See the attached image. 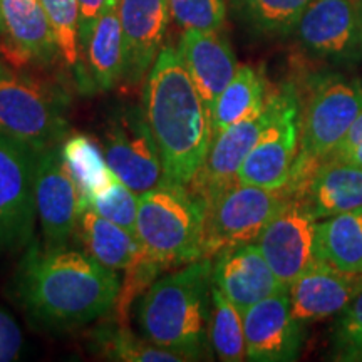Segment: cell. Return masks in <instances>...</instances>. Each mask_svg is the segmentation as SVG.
I'll use <instances>...</instances> for the list:
<instances>
[{
    "instance_id": "6da1fadb",
    "label": "cell",
    "mask_w": 362,
    "mask_h": 362,
    "mask_svg": "<svg viewBox=\"0 0 362 362\" xmlns=\"http://www.w3.org/2000/svg\"><path fill=\"white\" fill-rule=\"evenodd\" d=\"M121 280L88 252L33 243L16 274L21 305L37 324L86 325L115 307Z\"/></svg>"
},
{
    "instance_id": "7a4b0ae2",
    "label": "cell",
    "mask_w": 362,
    "mask_h": 362,
    "mask_svg": "<svg viewBox=\"0 0 362 362\" xmlns=\"http://www.w3.org/2000/svg\"><path fill=\"white\" fill-rule=\"evenodd\" d=\"M143 110L160 149L165 178L189 185L206 160L214 133L210 112L175 47L149 69Z\"/></svg>"
},
{
    "instance_id": "3957f363",
    "label": "cell",
    "mask_w": 362,
    "mask_h": 362,
    "mask_svg": "<svg viewBox=\"0 0 362 362\" xmlns=\"http://www.w3.org/2000/svg\"><path fill=\"white\" fill-rule=\"evenodd\" d=\"M211 285V259L189 262L153 282L138 305L144 337L188 361L200 359L210 339Z\"/></svg>"
},
{
    "instance_id": "277c9868",
    "label": "cell",
    "mask_w": 362,
    "mask_h": 362,
    "mask_svg": "<svg viewBox=\"0 0 362 362\" xmlns=\"http://www.w3.org/2000/svg\"><path fill=\"white\" fill-rule=\"evenodd\" d=\"M362 111V81L341 74L315 78L300 111V141L291 178L284 189L300 197L310 176L327 160Z\"/></svg>"
},
{
    "instance_id": "5b68a950",
    "label": "cell",
    "mask_w": 362,
    "mask_h": 362,
    "mask_svg": "<svg viewBox=\"0 0 362 362\" xmlns=\"http://www.w3.org/2000/svg\"><path fill=\"white\" fill-rule=\"evenodd\" d=\"M206 202L189 185L163 180L139 194L136 237L166 267L203 259Z\"/></svg>"
},
{
    "instance_id": "8992f818",
    "label": "cell",
    "mask_w": 362,
    "mask_h": 362,
    "mask_svg": "<svg viewBox=\"0 0 362 362\" xmlns=\"http://www.w3.org/2000/svg\"><path fill=\"white\" fill-rule=\"evenodd\" d=\"M0 133L37 155L56 146L66 133L64 101L51 86L7 69H0Z\"/></svg>"
},
{
    "instance_id": "52a82bcc",
    "label": "cell",
    "mask_w": 362,
    "mask_h": 362,
    "mask_svg": "<svg viewBox=\"0 0 362 362\" xmlns=\"http://www.w3.org/2000/svg\"><path fill=\"white\" fill-rule=\"evenodd\" d=\"M288 200L284 188L267 189L238 180L226 185L206 202L203 259H214L226 247L255 242Z\"/></svg>"
},
{
    "instance_id": "ba28073f",
    "label": "cell",
    "mask_w": 362,
    "mask_h": 362,
    "mask_svg": "<svg viewBox=\"0 0 362 362\" xmlns=\"http://www.w3.org/2000/svg\"><path fill=\"white\" fill-rule=\"evenodd\" d=\"M272 117L259 141L240 166L237 180L267 189H280L291 178L300 141V101L293 86L269 94Z\"/></svg>"
},
{
    "instance_id": "9c48e42d",
    "label": "cell",
    "mask_w": 362,
    "mask_h": 362,
    "mask_svg": "<svg viewBox=\"0 0 362 362\" xmlns=\"http://www.w3.org/2000/svg\"><path fill=\"white\" fill-rule=\"evenodd\" d=\"M103 151L117 178L138 194L165 178L160 149L144 110L126 107L111 116L104 128Z\"/></svg>"
},
{
    "instance_id": "30bf717a",
    "label": "cell",
    "mask_w": 362,
    "mask_h": 362,
    "mask_svg": "<svg viewBox=\"0 0 362 362\" xmlns=\"http://www.w3.org/2000/svg\"><path fill=\"white\" fill-rule=\"evenodd\" d=\"M35 160L33 149L0 133V253L19 250L33 240Z\"/></svg>"
},
{
    "instance_id": "8fae6325",
    "label": "cell",
    "mask_w": 362,
    "mask_h": 362,
    "mask_svg": "<svg viewBox=\"0 0 362 362\" xmlns=\"http://www.w3.org/2000/svg\"><path fill=\"white\" fill-rule=\"evenodd\" d=\"M88 208L84 194L61 155V146L37 153L35 210L49 247H64Z\"/></svg>"
},
{
    "instance_id": "7c38bea8",
    "label": "cell",
    "mask_w": 362,
    "mask_h": 362,
    "mask_svg": "<svg viewBox=\"0 0 362 362\" xmlns=\"http://www.w3.org/2000/svg\"><path fill=\"white\" fill-rule=\"evenodd\" d=\"M293 34L312 57L330 62L361 61V0H312Z\"/></svg>"
},
{
    "instance_id": "4fadbf2b",
    "label": "cell",
    "mask_w": 362,
    "mask_h": 362,
    "mask_svg": "<svg viewBox=\"0 0 362 362\" xmlns=\"http://www.w3.org/2000/svg\"><path fill=\"white\" fill-rule=\"evenodd\" d=\"M315 215L302 198H291L255 240L284 285H291L317 260Z\"/></svg>"
},
{
    "instance_id": "5bb4252c",
    "label": "cell",
    "mask_w": 362,
    "mask_h": 362,
    "mask_svg": "<svg viewBox=\"0 0 362 362\" xmlns=\"http://www.w3.org/2000/svg\"><path fill=\"white\" fill-rule=\"evenodd\" d=\"M302 324L293 317L288 287L243 312L247 359L255 362L296 361L302 344Z\"/></svg>"
},
{
    "instance_id": "9a60e30c",
    "label": "cell",
    "mask_w": 362,
    "mask_h": 362,
    "mask_svg": "<svg viewBox=\"0 0 362 362\" xmlns=\"http://www.w3.org/2000/svg\"><path fill=\"white\" fill-rule=\"evenodd\" d=\"M211 282L242 314L287 287L274 274L255 242L226 247L216 253L211 260Z\"/></svg>"
},
{
    "instance_id": "2e32d148",
    "label": "cell",
    "mask_w": 362,
    "mask_h": 362,
    "mask_svg": "<svg viewBox=\"0 0 362 362\" xmlns=\"http://www.w3.org/2000/svg\"><path fill=\"white\" fill-rule=\"evenodd\" d=\"M270 117L272 104L267 94L264 110L215 134L208 149L206 160L200 171L194 175L189 188L208 202L226 185L237 181L240 166L259 141L262 131L269 124Z\"/></svg>"
},
{
    "instance_id": "e0dca14e",
    "label": "cell",
    "mask_w": 362,
    "mask_h": 362,
    "mask_svg": "<svg viewBox=\"0 0 362 362\" xmlns=\"http://www.w3.org/2000/svg\"><path fill=\"white\" fill-rule=\"evenodd\" d=\"M362 287V274H346L315 260L288 285L292 314L300 324L330 319L351 304Z\"/></svg>"
},
{
    "instance_id": "ac0fdd59",
    "label": "cell",
    "mask_w": 362,
    "mask_h": 362,
    "mask_svg": "<svg viewBox=\"0 0 362 362\" xmlns=\"http://www.w3.org/2000/svg\"><path fill=\"white\" fill-rule=\"evenodd\" d=\"M0 49L13 64H49L57 44L40 0H0Z\"/></svg>"
},
{
    "instance_id": "d6986e66",
    "label": "cell",
    "mask_w": 362,
    "mask_h": 362,
    "mask_svg": "<svg viewBox=\"0 0 362 362\" xmlns=\"http://www.w3.org/2000/svg\"><path fill=\"white\" fill-rule=\"evenodd\" d=\"M124 79L139 83L155 64L170 22L168 0H121Z\"/></svg>"
},
{
    "instance_id": "ffe728a7",
    "label": "cell",
    "mask_w": 362,
    "mask_h": 362,
    "mask_svg": "<svg viewBox=\"0 0 362 362\" xmlns=\"http://www.w3.org/2000/svg\"><path fill=\"white\" fill-rule=\"evenodd\" d=\"M208 112L238 69L232 45L218 30H185L178 49Z\"/></svg>"
},
{
    "instance_id": "44dd1931",
    "label": "cell",
    "mask_w": 362,
    "mask_h": 362,
    "mask_svg": "<svg viewBox=\"0 0 362 362\" xmlns=\"http://www.w3.org/2000/svg\"><path fill=\"white\" fill-rule=\"evenodd\" d=\"M317 220L362 208V166L325 160L310 176L300 197Z\"/></svg>"
},
{
    "instance_id": "7402d4cb",
    "label": "cell",
    "mask_w": 362,
    "mask_h": 362,
    "mask_svg": "<svg viewBox=\"0 0 362 362\" xmlns=\"http://www.w3.org/2000/svg\"><path fill=\"white\" fill-rule=\"evenodd\" d=\"M90 88L110 90L124 79L123 29L117 8L104 11L81 42V59Z\"/></svg>"
},
{
    "instance_id": "603a6c76",
    "label": "cell",
    "mask_w": 362,
    "mask_h": 362,
    "mask_svg": "<svg viewBox=\"0 0 362 362\" xmlns=\"http://www.w3.org/2000/svg\"><path fill=\"white\" fill-rule=\"evenodd\" d=\"M315 255L346 274H362V208L317 221Z\"/></svg>"
},
{
    "instance_id": "cb8c5ba5",
    "label": "cell",
    "mask_w": 362,
    "mask_h": 362,
    "mask_svg": "<svg viewBox=\"0 0 362 362\" xmlns=\"http://www.w3.org/2000/svg\"><path fill=\"white\" fill-rule=\"evenodd\" d=\"M78 228L86 252L107 269L126 270L143 250L133 232L104 218L93 208H86Z\"/></svg>"
},
{
    "instance_id": "d4e9b609",
    "label": "cell",
    "mask_w": 362,
    "mask_h": 362,
    "mask_svg": "<svg viewBox=\"0 0 362 362\" xmlns=\"http://www.w3.org/2000/svg\"><path fill=\"white\" fill-rule=\"evenodd\" d=\"M265 83L252 66H238L233 79L211 107V133L218 134L230 126L255 115L265 106Z\"/></svg>"
},
{
    "instance_id": "484cf974",
    "label": "cell",
    "mask_w": 362,
    "mask_h": 362,
    "mask_svg": "<svg viewBox=\"0 0 362 362\" xmlns=\"http://www.w3.org/2000/svg\"><path fill=\"white\" fill-rule=\"evenodd\" d=\"M61 155L84 194L86 203L117 178L107 165L103 149L89 136L74 134L67 138L64 144H61Z\"/></svg>"
},
{
    "instance_id": "4316f807",
    "label": "cell",
    "mask_w": 362,
    "mask_h": 362,
    "mask_svg": "<svg viewBox=\"0 0 362 362\" xmlns=\"http://www.w3.org/2000/svg\"><path fill=\"white\" fill-rule=\"evenodd\" d=\"M94 351L104 359L119 362H181L188 361L178 352L163 349L148 339L138 337L123 324L103 325L93 336Z\"/></svg>"
},
{
    "instance_id": "83f0119b",
    "label": "cell",
    "mask_w": 362,
    "mask_h": 362,
    "mask_svg": "<svg viewBox=\"0 0 362 362\" xmlns=\"http://www.w3.org/2000/svg\"><path fill=\"white\" fill-rule=\"evenodd\" d=\"M208 337L220 361L238 362L247 359L243 314L211 285V312Z\"/></svg>"
},
{
    "instance_id": "f1b7e54d",
    "label": "cell",
    "mask_w": 362,
    "mask_h": 362,
    "mask_svg": "<svg viewBox=\"0 0 362 362\" xmlns=\"http://www.w3.org/2000/svg\"><path fill=\"white\" fill-rule=\"evenodd\" d=\"M312 0H238L243 19L265 35H288L296 30Z\"/></svg>"
},
{
    "instance_id": "f546056e",
    "label": "cell",
    "mask_w": 362,
    "mask_h": 362,
    "mask_svg": "<svg viewBox=\"0 0 362 362\" xmlns=\"http://www.w3.org/2000/svg\"><path fill=\"white\" fill-rule=\"evenodd\" d=\"M56 37L57 51L66 66L81 64V34L78 0H40Z\"/></svg>"
},
{
    "instance_id": "4dcf8cb0",
    "label": "cell",
    "mask_w": 362,
    "mask_h": 362,
    "mask_svg": "<svg viewBox=\"0 0 362 362\" xmlns=\"http://www.w3.org/2000/svg\"><path fill=\"white\" fill-rule=\"evenodd\" d=\"M168 269L163 262H160L155 257H151L144 250L139 252V255L126 267V277L121 282L119 293H117L116 302H115V320L117 324L126 325L128 322V314L129 307L133 302L141 296L143 292H146L151 284L155 282L158 275L163 270Z\"/></svg>"
},
{
    "instance_id": "1f68e13d",
    "label": "cell",
    "mask_w": 362,
    "mask_h": 362,
    "mask_svg": "<svg viewBox=\"0 0 362 362\" xmlns=\"http://www.w3.org/2000/svg\"><path fill=\"white\" fill-rule=\"evenodd\" d=\"M139 194L116 178L104 192L93 197L88 202V208H93L104 218L115 221L136 235V216H138Z\"/></svg>"
},
{
    "instance_id": "d6a6232c",
    "label": "cell",
    "mask_w": 362,
    "mask_h": 362,
    "mask_svg": "<svg viewBox=\"0 0 362 362\" xmlns=\"http://www.w3.org/2000/svg\"><path fill=\"white\" fill-rule=\"evenodd\" d=\"M168 7L183 30H220L225 24L223 0H168Z\"/></svg>"
},
{
    "instance_id": "836d02e7",
    "label": "cell",
    "mask_w": 362,
    "mask_h": 362,
    "mask_svg": "<svg viewBox=\"0 0 362 362\" xmlns=\"http://www.w3.org/2000/svg\"><path fill=\"white\" fill-rule=\"evenodd\" d=\"M334 346L337 359L347 361L362 346V287L351 304L339 314L334 327Z\"/></svg>"
},
{
    "instance_id": "e575fe53",
    "label": "cell",
    "mask_w": 362,
    "mask_h": 362,
    "mask_svg": "<svg viewBox=\"0 0 362 362\" xmlns=\"http://www.w3.org/2000/svg\"><path fill=\"white\" fill-rule=\"evenodd\" d=\"M22 347V334L16 320L0 310V362L17 359Z\"/></svg>"
},
{
    "instance_id": "d590c367",
    "label": "cell",
    "mask_w": 362,
    "mask_h": 362,
    "mask_svg": "<svg viewBox=\"0 0 362 362\" xmlns=\"http://www.w3.org/2000/svg\"><path fill=\"white\" fill-rule=\"evenodd\" d=\"M104 2L106 0H78L79 7V34L81 42L89 34L90 27L98 21V17L104 12Z\"/></svg>"
},
{
    "instance_id": "8d00e7d4",
    "label": "cell",
    "mask_w": 362,
    "mask_h": 362,
    "mask_svg": "<svg viewBox=\"0 0 362 362\" xmlns=\"http://www.w3.org/2000/svg\"><path fill=\"white\" fill-rule=\"evenodd\" d=\"M359 143H362V111L359 112V116L356 117L354 124L351 126V129L347 131L346 138L342 139V143L339 144V146H337L336 149H334L332 153L342 151V149H347V148H351V146H356V144H359ZM332 153H330V155H332Z\"/></svg>"
},
{
    "instance_id": "74e56055",
    "label": "cell",
    "mask_w": 362,
    "mask_h": 362,
    "mask_svg": "<svg viewBox=\"0 0 362 362\" xmlns=\"http://www.w3.org/2000/svg\"><path fill=\"white\" fill-rule=\"evenodd\" d=\"M327 160H342V161H349L352 165L362 166V143L347 149H342V151L332 153Z\"/></svg>"
},
{
    "instance_id": "f35d334b",
    "label": "cell",
    "mask_w": 362,
    "mask_h": 362,
    "mask_svg": "<svg viewBox=\"0 0 362 362\" xmlns=\"http://www.w3.org/2000/svg\"><path fill=\"white\" fill-rule=\"evenodd\" d=\"M121 0H106L104 2V11H111V8H117L119 7Z\"/></svg>"
},
{
    "instance_id": "ab89813d",
    "label": "cell",
    "mask_w": 362,
    "mask_h": 362,
    "mask_svg": "<svg viewBox=\"0 0 362 362\" xmlns=\"http://www.w3.org/2000/svg\"><path fill=\"white\" fill-rule=\"evenodd\" d=\"M347 361H361V362H362V346H361L359 349H357V351L354 352V354H352Z\"/></svg>"
},
{
    "instance_id": "60d3db41",
    "label": "cell",
    "mask_w": 362,
    "mask_h": 362,
    "mask_svg": "<svg viewBox=\"0 0 362 362\" xmlns=\"http://www.w3.org/2000/svg\"><path fill=\"white\" fill-rule=\"evenodd\" d=\"M2 67H4V64H2V62H0V69H2Z\"/></svg>"
},
{
    "instance_id": "b9f144b4",
    "label": "cell",
    "mask_w": 362,
    "mask_h": 362,
    "mask_svg": "<svg viewBox=\"0 0 362 362\" xmlns=\"http://www.w3.org/2000/svg\"><path fill=\"white\" fill-rule=\"evenodd\" d=\"M361 6H362V0H361Z\"/></svg>"
}]
</instances>
